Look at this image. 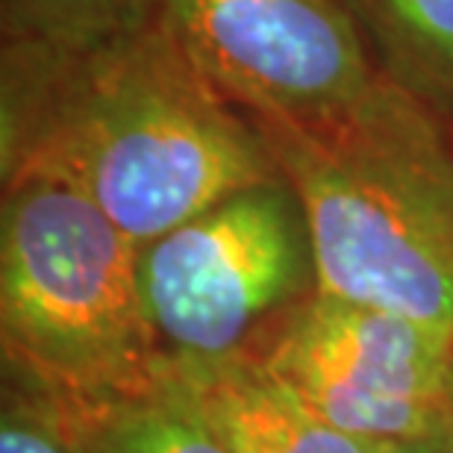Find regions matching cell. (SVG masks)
<instances>
[{
    "mask_svg": "<svg viewBox=\"0 0 453 453\" xmlns=\"http://www.w3.org/2000/svg\"><path fill=\"white\" fill-rule=\"evenodd\" d=\"M21 177L80 188L142 248L280 168L153 18L86 50L4 42L0 180Z\"/></svg>",
    "mask_w": 453,
    "mask_h": 453,
    "instance_id": "6da1fadb",
    "label": "cell"
},
{
    "mask_svg": "<svg viewBox=\"0 0 453 453\" xmlns=\"http://www.w3.org/2000/svg\"><path fill=\"white\" fill-rule=\"evenodd\" d=\"M250 121L303 206L321 292L453 342V124L383 74L319 121Z\"/></svg>",
    "mask_w": 453,
    "mask_h": 453,
    "instance_id": "7a4b0ae2",
    "label": "cell"
},
{
    "mask_svg": "<svg viewBox=\"0 0 453 453\" xmlns=\"http://www.w3.org/2000/svg\"><path fill=\"white\" fill-rule=\"evenodd\" d=\"M4 388L77 410L157 386L162 344L139 288V244L53 177H21L0 201Z\"/></svg>",
    "mask_w": 453,
    "mask_h": 453,
    "instance_id": "3957f363",
    "label": "cell"
},
{
    "mask_svg": "<svg viewBox=\"0 0 453 453\" xmlns=\"http://www.w3.org/2000/svg\"><path fill=\"white\" fill-rule=\"evenodd\" d=\"M139 288L165 353L221 357L319 288L303 206L280 174L139 248Z\"/></svg>",
    "mask_w": 453,
    "mask_h": 453,
    "instance_id": "277c9868",
    "label": "cell"
},
{
    "mask_svg": "<svg viewBox=\"0 0 453 453\" xmlns=\"http://www.w3.org/2000/svg\"><path fill=\"white\" fill-rule=\"evenodd\" d=\"M244 350L348 436L401 445L453 418V342L380 306L315 288Z\"/></svg>",
    "mask_w": 453,
    "mask_h": 453,
    "instance_id": "5b68a950",
    "label": "cell"
},
{
    "mask_svg": "<svg viewBox=\"0 0 453 453\" xmlns=\"http://www.w3.org/2000/svg\"><path fill=\"white\" fill-rule=\"evenodd\" d=\"M153 12L250 118L319 121L357 104L380 77L342 0H153Z\"/></svg>",
    "mask_w": 453,
    "mask_h": 453,
    "instance_id": "8992f818",
    "label": "cell"
},
{
    "mask_svg": "<svg viewBox=\"0 0 453 453\" xmlns=\"http://www.w3.org/2000/svg\"><path fill=\"white\" fill-rule=\"evenodd\" d=\"M159 380L230 453H386L330 427L253 350L221 357L165 353Z\"/></svg>",
    "mask_w": 453,
    "mask_h": 453,
    "instance_id": "52a82bcc",
    "label": "cell"
},
{
    "mask_svg": "<svg viewBox=\"0 0 453 453\" xmlns=\"http://www.w3.org/2000/svg\"><path fill=\"white\" fill-rule=\"evenodd\" d=\"M380 74L453 124V0H342Z\"/></svg>",
    "mask_w": 453,
    "mask_h": 453,
    "instance_id": "ba28073f",
    "label": "cell"
},
{
    "mask_svg": "<svg viewBox=\"0 0 453 453\" xmlns=\"http://www.w3.org/2000/svg\"><path fill=\"white\" fill-rule=\"evenodd\" d=\"M44 412L77 453H230L162 380L139 395Z\"/></svg>",
    "mask_w": 453,
    "mask_h": 453,
    "instance_id": "9c48e42d",
    "label": "cell"
},
{
    "mask_svg": "<svg viewBox=\"0 0 453 453\" xmlns=\"http://www.w3.org/2000/svg\"><path fill=\"white\" fill-rule=\"evenodd\" d=\"M153 18V0H4V42L86 50Z\"/></svg>",
    "mask_w": 453,
    "mask_h": 453,
    "instance_id": "30bf717a",
    "label": "cell"
},
{
    "mask_svg": "<svg viewBox=\"0 0 453 453\" xmlns=\"http://www.w3.org/2000/svg\"><path fill=\"white\" fill-rule=\"evenodd\" d=\"M0 453H77L50 415L27 397L4 388L0 401Z\"/></svg>",
    "mask_w": 453,
    "mask_h": 453,
    "instance_id": "8fae6325",
    "label": "cell"
},
{
    "mask_svg": "<svg viewBox=\"0 0 453 453\" xmlns=\"http://www.w3.org/2000/svg\"><path fill=\"white\" fill-rule=\"evenodd\" d=\"M386 453H453V418L441 424L439 430L427 433V436L392 445Z\"/></svg>",
    "mask_w": 453,
    "mask_h": 453,
    "instance_id": "7c38bea8",
    "label": "cell"
},
{
    "mask_svg": "<svg viewBox=\"0 0 453 453\" xmlns=\"http://www.w3.org/2000/svg\"><path fill=\"white\" fill-rule=\"evenodd\" d=\"M448 401H450V410H453V359H450V374H448Z\"/></svg>",
    "mask_w": 453,
    "mask_h": 453,
    "instance_id": "4fadbf2b",
    "label": "cell"
}]
</instances>
